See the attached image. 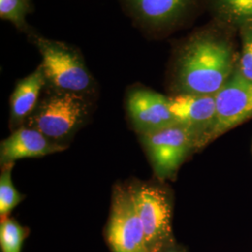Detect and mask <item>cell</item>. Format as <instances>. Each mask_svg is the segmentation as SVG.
<instances>
[{
	"label": "cell",
	"instance_id": "6da1fadb",
	"mask_svg": "<svg viewBox=\"0 0 252 252\" xmlns=\"http://www.w3.org/2000/svg\"><path fill=\"white\" fill-rule=\"evenodd\" d=\"M232 42L211 30L191 36L180 50L174 68L176 94H216L236 69Z\"/></svg>",
	"mask_w": 252,
	"mask_h": 252
},
{
	"label": "cell",
	"instance_id": "7a4b0ae2",
	"mask_svg": "<svg viewBox=\"0 0 252 252\" xmlns=\"http://www.w3.org/2000/svg\"><path fill=\"white\" fill-rule=\"evenodd\" d=\"M89 109L86 95L54 90L38 101L34 111L26 120V126L61 143L83 125Z\"/></svg>",
	"mask_w": 252,
	"mask_h": 252
},
{
	"label": "cell",
	"instance_id": "3957f363",
	"mask_svg": "<svg viewBox=\"0 0 252 252\" xmlns=\"http://www.w3.org/2000/svg\"><path fill=\"white\" fill-rule=\"evenodd\" d=\"M42 57L40 64L46 81L54 90L84 94L93 89L94 81L81 55L64 43L35 37Z\"/></svg>",
	"mask_w": 252,
	"mask_h": 252
},
{
	"label": "cell",
	"instance_id": "277c9868",
	"mask_svg": "<svg viewBox=\"0 0 252 252\" xmlns=\"http://www.w3.org/2000/svg\"><path fill=\"white\" fill-rule=\"evenodd\" d=\"M130 189L149 252H160L176 241L172 231L171 196L164 188L150 183L130 186Z\"/></svg>",
	"mask_w": 252,
	"mask_h": 252
},
{
	"label": "cell",
	"instance_id": "5b68a950",
	"mask_svg": "<svg viewBox=\"0 0 252 252\" xmlns=\"http://www.w3.org/2000/svg\"><path fill=\"white\" fill-rule=\"evenodd\" d=\"M105 237L111 252H149L130 187L113 189Z\"/></svg>",
	"mask_w": 252,
	"mask_h": 252
},
{
	"label": "cell",
	"instance_id": "8992f818",
	"mask_svg": "<svg viewBox=\"0 0 252 252\" xmlns=\"http://www.w3.org/2000/svg\"><path fill=\"white\" fill-rule=\"evenodd\" d=\"M140 136L154 172L161 180L173 178L189 153L197 151V136L180 124Z\"/></svg>",
	"mask_w": 252,
	"mask_h": 252
},
{
	"label": "cell",
	"instance_id": "52a82bcc",
	"mask_svg": "<svg viewBox=\"0 0 252 252\" xmlns=\"http://www.w3.org/2000/svg\"><path fill=\"white\" fill-rule=\"evenodd\" d=\"M216 114L214 124L204 140L203 148L220 135L252 118V81L236 69L215 94Z\"/></svg>",
	"mask_w": 252,
	"mask_h": 252
},
{
	"label": "cell",
	"instance_id": "ba28073f",
	"mask_svg": "<svg viewBox=\"0 0 252 252\" xmlns=\"http://www.w3.org/2000/svg\"><path fill=\"white\" fill-rule=\"evenodd\" d=\"M126 108L131 123L139 135H149L177 123L169 108V99L146 88L130 91Z\"/></svg>",
	"mask_w": 252,
	"mask_h": 252
},
{
	"label": "cell",
	"instance_id": "9c48e42d",
	"mask_svg": "<svg viewBox=\"0 0 252 252\" xmlns=\"http://www.w3.org/2000/svg\"><path fill=\"white\" fill-rule=\"evenodd\" d=\"M168 99L169 108L177 123L195 134L197 151L202 149L215 120V94H176Z\"/></svg>",
	"mask_w": 252,
	"mask_h": 252
},
{
	"label": "cell",
	"instance_id": "30bf717a",
	"mask_svg": "<svg viewBox=\"0 0 252 252\" xmlns=\"http://www.w3.org/2000/svg\"><path fill=\"white\" fill-rule=\"evenodd\" d=\"M65 149V146L48 138L36 129L23 126L1 142L0 162L1 165H4L24 158H36L60 153Z\"/></svg>",
	"mask_w": 252,
	"mask_h": 252
},
{
	"label": "cell",
	"instance_id": "8fae6325",
	"mask_svg": "<svg viewBox=\"0 0 252 252\" xmlns=\"http://www.w3.org/2000/svg\"><path fill=\"white\" fill-rule=\"evenodd\" d=\"M140 22L153 27L168 26L177 21L189 6L190 0H126Z\"/></svg>",
	"mask_w": 252,
	"mask_h": 252
},
{
	"label": "cell",
	"instance_id": "7c38bea8",
	"mask_svg": "<svg viewBox=\"0 0 252 252\" xmlns=\"http://www.w3.org/2000/svg\"><path fill=\"white\" fill-rule=\"evenodd\" d=\"M46 82L41 65L17 82L10 96V123L18 125L31 115L38 103L40 92Z\"/></svg>",
	"mask_w": 252,
	"mask_h": 252
},
{
	"label": "cell",
	"instance_id": "4fadbf2b",
	"mask_svg": "<svg viewBox=\"0 0 252 252\" xmlns=\"http://www.w3.org/2000/svg\"><path fill=\"white\" fill-rule=\"evenodd\" d=\"M219 15L244 28L252 27V0H213Z\"/></svg>",
	"mask_w": 252,
	"mask_h": 252
},
{
	"label": "cell",
	"instance_id": "5bb4252c",
	"mask_svg": "<svg viewBox=\"0 0 252 252\" xmlns=\"http://www.w3.org/2000/svg\"><path fill=\"white\" fill-rule=\"evenodd\" d=\"M29 229L21 225L17 220L8 217L0 222L1 252H22L24 242L29 235Z\"/></svg>",
	"mask_w": 252,
	"mask_h": 252
},
{
	"label": "cell",
	"instance_id": "9a60e30c",
	"mask_svg": "<svg viewBox=\"0 0 252 252\" xmlns=\"http://www.w3.org/2000/svg\"><path fill=\"white\" fill-rule=\"evenodd\" d=\"M14 162L2 165L0 176V217L1 219L8 218L10 212L18 206L25 198L17 189H15L11 172Z\"/></svg>",
	"mask_w": 252,
	"mask_h": 252
},
{
	"label": "cell",
	"instance_id": "2e32d148",
	"mask_svg": "<svg viewBox=\"0 0 252 252\" xmlns=\"http://www.w3.org/2000/svg\"><path fill=\"white\" fill-rule=\"evenodd\" d=\"M30 11L29 0H0V17L19 29L27 27L26 18Z\"/></svg>",
	"mask_w": 252,
	"mask_h": 252
},
{
	"label": "cell",
	"instance_id": "e0dca14e",
	"mask_svg": "<svg viewBox=\"0 0 252 252\" xmlns=\"http://www.w3.org/2000/svg\"><path fill=\"white\" fill-rule=\"evenodd\" d=\"M236 70L252 81V27L242 28V49L238 56Z\"/></svg>",
	"mask_w": 252,
	"mask_h": 252
},
{
	"label": "cell",
	"instance_id": "ac0fdd59",
	"mask_svg": "<svg viewBox=\"0 0 252 252\" xmlns=\"http://www.w3.org/2000/svg\"><path fill=\"white\" fill-rule=\"evenodd\" d=\"M160 252H189L187 251V249L185 247H183L182 245L177 243V241L169 244L168 246H166L165 248H163Z\"/></svg>",
	"mask_w": 252,
	"mask_h": 252
}]
</instances>
